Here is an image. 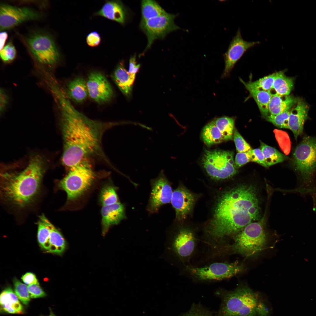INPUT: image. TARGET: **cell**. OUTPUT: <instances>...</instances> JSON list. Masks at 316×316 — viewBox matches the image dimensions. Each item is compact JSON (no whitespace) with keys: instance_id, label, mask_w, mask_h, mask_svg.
I'll use <instances>...</instances> for the list:
<instances>
[{"instance_id":"1","label":"cell","mask_w":316,"mask_h":316,"mask_svg":"<svg viewBox=\"0 0 316 316\" xmlns=\"http://www.w3.org/2000/svg\"><path fill=\"white\" fill-rule=\"evenodd\" d=\"M61 112L64 142L63 164L70 168L92 155L107 160L102 147L105 131L123 122H102L92 119L76 110L60 89L54 92Z\"/></svg>"},{"instance_id":"2","label":"cell","mask_w":316,"mask_h":316,"mask_svg":"<svg viewBox=\"0 0 316 316\" xmlns=\"http://www.w3.org/2000/svg\"><path fill=\"white\" fill-rule=\"evenodd\" d=\"M212 219L205 230L208 243L222 249L226 239L261 219L258 189L255 185L242 183L224 193L217 200Z\"/></svg>"},{"instance_id":"3","label":"cell","mask_w":316,"mask_h":316,"mask_svg":"<svg viewBox=\"0 0 316 316\" xmlns=\"http://www.w3.org/2000/svg\"><path fill=\"white\" fill-rule=\"evenodd\" d=\"M44 162L40 156L35 155L23 170L3 174L1 183L2 199L19 208H24L32 203L40 190L45 171Z\"/></svg>"},{"instance_id":"4","label":"cell","mask_w":316,"mask_h":316,"mask_svg":"<svg viewBox=\"0 0 316 316\" xmlns=\"http://www.w3.org/2000/svg\"><path fill=\"white\" fill-rule=\"evenodd\" d=\"M268 308L260 295L241 284L225 293L218 316H269Z\"/></svg>"},{"instance_id":"5","label":"cell","mask_w":316,"mask_h":316,"mask_svg":"<svg viewBox=\"0 0 316 316\" xmlns=\"http://www.w3.org/2000/svg\"><path fill=\"white\" fill-rule=\"evenodd\" d=\"M265 217L249 224L234 236L233 243L230 246L234 252L250 257L263 250L267 241Z\"/></svg>"},{"instance_id":"6","label":"cell","mask_w":316,"mask_h":316,"mask_svg":"<svg viewBox=\"0 0 316 316\" xmlns=\"http://www.w3.org/2000/svg\"><path fill=\"white\" fill-rule=\"evenodd\" d=\"M69 169L67 174L59 181L58 186L66 193L68 200L73 201L89 189L96 175L91 164L85 159Z\"/></svg>"},{"instance_id":"7","label":"cell","mask_w":316,"mask_h":316,"mask_svg":"<svg viewBox=\"0 0 316 316\" xmlns=\"http://www.w3.org/2000/svg\"><path fill=\"white\" fill-rule=\"evenodd\" d=\"M24 42L29 53L40 63L52 65L60 59L56 43L48 33L42 31L32 32L25 37Z\"/></svg>"},{"instance_id":"8","label":"cell","mask_w":316,"mask_h":316,"mask_svg":"<svg viewBox=\"0 0 316 316\" xmlns=\"http://www.w3.org/2000/svg\"><path fill=\"white\" fill-rule=\"evenodd\" d=\"M233 155V152L231 151L206 150L202 158V165L207 174L213 179H227L235 175L237 172L234 166Z\"/></svg>"},{"instance_id":"9","label":"cell","mask_w":316,"mask_h":316,"mask_svg":"<svg viewBox=\"0 0 316 316\" xmlns=\"http://www.w3.org/2000/svg\"><path fill=\"white\" fill-rule=\"evenodd\" d=\"M292 164L304 181H311L316 171V137L303 138L294 151Z\"/></svg>"},{"instance_id":"10","label":"cell","mask_w":316,"mask_h":316,"mask_svg":"<svg viewBox=\"0 0 316 316\" xmlns=\"http://www.w3.org/2000/svg\"><path fill=\"white\" fill-rule=\"evenodd\" d=\"M186 269L194 279L200 281H214L230 278L241 272L243 266L237 263L215 262L200 267L187 266Z\"/></svg>"},{"instance_id":"11","label":"cell","mask_w":316,"mask_h":316,"mask_svg":"<svg viewBox=\"0 0 316 316\" xmlns=\"http://www.w3.org/2000/svg\"><path fill=\"white\" fill-rule=\"evenodd\" d=\"M178 15L167 13L140 23V28L147 40L146 47L141 55L144 54L150 48L156 40L163 39L169 33L181 29L174 22V19Z\"/></svg>"},{"instance_id":"12","label":"cell","mask_w":316,"mask_h":316,"mask_svg":"<svg viewBox=\"0 0 316 316\" xmlns=\"http://www.w3.org/2000/svg\"><path fill=\"white\" fill-rule=\"evenodd\" d=\"M0 8L1 31L12 29L25 22L37 20L42 17L39 12L29 7L2 3Z\"/></svg>"},{"instance_id":"13","label":"cell","mask_w":316,"mask_h":316,"mask_svg":"<svg viewBox=\"0 0 316 316\" xmlns=\"http://www.w3.org/2000/svg\"><path fill=\"white\" fill-rule=\"evenodd\" d=\"M260 43L258 41L245 40L242 38L240 29H238L224 54L225 66L222 77L224 78L229 75L235 64L247 50Z\"/></svg>"},{"instance_id":"14","label":"cell","mask_w":316,"mask_h":316,"mask_svg":"<svg viewBox=\"0 0 316 316\" xmlns=\"http://www.w3.org/2000/svg\"><path fill=\"white\" fill-rule=\"evenodd\" d=\"M152 191L148 209L154 212L163 205L171 201L173 192L170 184L162 170L158 176L151 182Z\"/></svg>"},{"instance_id":"15","label":"cell","mask_w":316,"mask_h":316,"mask_svg":"<svg viewBox=\"0 0 316 316\" xmlns=\"http://www.w3.org/2000/svg\"><path fill=\"white\" fill-rule=\"evenodd\" d=\"M86 84L90 97L98 103L107 102L113 96V89L109 82L103 74L99 72L90 73Z\"/></svg>"},{"instance_id":"16","label":"cell","mask_w":316,"mask_h":316,"mask_svg":"<svg viewBox=\"0 0 316 316\" xmlns=\"http://www.w3.org/2000/svg\"><path fill=\"white\" fill-rule=\"evenodd\" d=\"M197 242L195 235L192 231L183 229L175 236L172 242V247L178 257L186 263L194 253Z\"/></svg>"},{"instance_id":"17","label":"cell","mask_w":316,"mask_h":316,"mask_svg":"<svg viewBox=\"0 0 316 316\" xmlns=\"http://www.w3.org/2000/svg\"><path fill=\"white\" fill-rule=\"evenodd\" d=\"M195 200V195L182 186L178 187L173 192L171 202L178 220L186 218L192 211Z\"/></svg>"},{"instance_id":"18","label":"cell","mask_w":316,"mask_h":316,"mask_svg":"<svg viewBox=\"0 0 316 316\" xmlns=\"http://www.w3.org/2000/svg\"><path fill=\"white\" fill-rule=\"evenodd\" d=\"M309 107L302 99H297L295 107L290 110L288 126L293 132L295 139L303 133L304 125L308 118Z\"/></svg>"},{"instance_id":"19","label":"cell","mask_w":316,"mask_h":316,"mask_svg":"<svg viewBox=\"0 0 316 316\" xmlns=\"http://www.w3.org/2000/svg\"><path fill=\"white\" fill-rule=\"evenodd\" d=\"M101 214L103 235L108 231L110 227L118 224L126 218L124 205L118 202L112 205L102 206Z\"/></svg>"},{"instance_id":"20","label":"cell","mask_w":316,"mask_h":316,"mask_svg":"<svg viewBox=\"0 0 316 316\" xmlns=\"http://www.w3.org/2000/svg\"><path fill=\"white\" fill-rule=\"evenodd\" d=\"M95 15L104 17L123 24L126 21V11L123 4L120 1H107Z\"/></svg>"},{"instance_id":"21","label":"cell","mask_w":316,"mask_h":316,"mask_svg":"<svg viewBox=\"0 0 316 316\" xmlns=\"http://www.w3.org/2000/svg\"><path fill=\"white\" fill-rule=\"evenodd\" d=\"M1 311L10 314H22L24 309L15 292L10 287L5 288L0 296Z\"/></svg>"},{"instance_id":"22","label":"cell","mask_w":316,"mask_h":316,"mask_svg":"<svg viewBox=\"0 0 316 316\" xmlns=\"http://www.w3.org/2000/svg\"><path fill=\"white\" fill-rule=\"evenodd\" d=\"M112 77L121 92L127 97H130L135 78L131 76L126 69L123 62H120L118 65L113 74Z\"/></svg>"},{"instance_id":"23","label":"cell","mask_w":316,"mask_h":316,"mask_svg":"<svg viewBox=\"0 0 316 316\" xmlns=\"http://www.w3.org/2000/svg\"><path fill=\"white\" fill-rule=\"evenodd\" d=\"M240 80L255 100L262 116L265 117L269 114L268 106L272 97L270 93L253 87L249 82L246 83L241 78Z\"/></svg>"},{"instance_id":"24","label":"cell","mask_w":316,"mask_h":316,"mask_svg":"<svg viewBox=\"0 0 316 316\" xmlns=\"http://www.w3.org/2000/svg\"><path fill=\"white\" fill-rule=\"evenodd\" d=\"M297 100V99L292 95H272L268 106L269 114L276 115L289 110Z\"/></svg>"},{"instance_id":"25","label":"cell","mask_w":316,"mask_h":316,"mask_svg":"<svg viewBox=\"0 0 316 316\" xmlns=\"http://www.w3.org/2000/svg\"><path fill=\"white\" fill-rule=\"evenodd\" d=\"M67 93L70 99L81 102L87 98L88 94L86 82L81 77H77L68 84Z\"/></svg>"},{"instance_id":"26","label":"cell","mask_w":316,"mask_h":316,"mask_svg":"<svg viewBox=\"0 0 316 316\" xmlns=\"http://www.w3.org/2000/svg\"><path fill=\"white\" fill-rule=\"evenodd\" d=\"M275 73L272 87L269 92L271 96L289 95L293 86V78L286 76L283 71Z\"/></svg>"},{"instance_id":"27","label":"cell","mask_w":316,"mask_h":316,"mask_svg":"<svg viewBox=\"0 0 316 316\" xmlns=\"http://www.w3.org/2000/svg\"><path fill=\"white\" fill-rule=\"evenodd\" d=\"M50 234L49 239L48 252L61 255L65 251L66 243L64 238L59 231L50 222Z\"/></svg>"},{"instance_id":"28","label":"cell","mask_w":316,"mask_h":316,"mask_svg":"<svg viewBox=\"0 0 316 316\" xmlns=\"http://www.w3.org/2000/svg\"><path fill=\"white\" fill-rule=\"evenodd\" d=\"M141 10L140 23L167 13L157 2L154 0H142Z\"/></svg>"},{"instance_id":"29","label":"cell","mask_w":316,"mask_h":316,"mask_svg":"<svg viewBox=\"0 0 316 316\" xmlns=\"http://www.w3.org/2000/svg\"><path fill=\"white\" fill-rule=\"evenodd\" d=\"M202 137L205 143L208 146L224 141L221 132L213 121L204 127Z\"/></svg>"},{"instance_id":"30","label":"cell","mask_w":316,"mask_h":316,"mask_svg":"<svg viewBox=\"0 0 316 316\" xmlns=\"http://www.w3.org/2000/svg\"><path fill=\"white\" fill-rule=\"evenodd\" d=\"M50 221L42 214L40 216L38 222L37 238L40 246L48 251L49 239L50 234Z\"/></svg>"},{"instance_id":"31","label":"cell","mask_w":316,"mask_h":316,"mask_svg":"<svg viewBox=\"0 0 316 316\" xmlns=\"http://www.w3.org/2000/svg\"><path fill=\"white\" fill-rule=\"evenodd\" d=\"M261 150L266 163L268 166L282 162L288 159L286 155L280 152L275 148L260 141Z\"/></svg>"},{"instance_id":"32","label":"cell","mask_w":316,"mask_h":316,"mask_svg":"<svg viewBox=\"0 0 316 316\" xmlns=\"http://www.w3.org/2000/svg\"><path fill=\"white\" fill-rule=\"evenodd\" d=\"M213 121L221 132L224 141L232 139L234 128L233 118L222 117L216 118Z\"/></svg>"},{"instance_id":"33","label":"cell","mask_w":316,"mask_h":316,"mask_svg":"<svg viewBox=\"0 0 316 316\" xmlns=\"http://www.w3.org/2000/svg\"><path fill=\"white\" fill-rule=\"evenodd\" d=\"M116 188L111 185H107L101 190L99 197L102 206L109 205L118 202Z\"/></svg>"},{"instance_id":"34","label":"cell","mask_w":316,"mask_h":316,"mask_svg":"<svg viewBox=\"0 0 316 316\" xmlns=\"http://www.w3.org/2000/svg\"><path fill=\"white\" fill-rule=\"evenodd\" d=\"M14 292L18 298L25 305H28L30 300V297L27 286L16 278L13 280Z\"/></svg>"},{"instance_id":"35","label":"cell","mask_w":316,"mask_h":316,"mask_svg":"<svg viewBox=\"0 0 316 316\" xmlns=\"http://www.w3.org/2000/svg\"><path fill=\"white\" fill-rule=\"evenodd\" d=\"M290 111L289 110L276 115H268L265 118L267 121L271 122L277 127L288 129Z\"/></svg>"},{"instance_id":"36","label":"cell","mask_w":316,"mask_h":316,"mask_svg":"<svg viewBox=\"0 0 316 316\" xmlns=\"http://www.w3.org/2000/svg\"><path fill=\"white\" fill-rule=\"evenodd\" d=\"M276 73L265 76L255 81H249L250 84L257 88L269 91L272 88Z\"/></svg>"},{"instance_id":"37","label":"cell","mask_w":316,"mask_h":316,"mask_svg":"<svg viewBox=\"0 0 316 316\" xmlns=\"http://www.w3.org/2000/svg\"><path fill=\"white\" fill-rule=\"evenodd\" d=\"M16 49L11 42L8 43L0 50V57L4 63H9L13 61L16 56Z\"/></svg>"},{"instance_id":"38","label":"cell","mask_w":316,"mask_h":316,"mask_svg":"<svg viewBox=\"0 0 316 316\" xmlns=\"http://www.w3.org/2000/svg\"><path fill=\"white\" fill-rule=\"evenodd\" d=\"M233 136L236 149L238 152H247L251 149L250 145L235 128L234 129Z\"/></svg>"},{"instance_id":"39","label":"cell","mask_w":316,"mask_h":316,"mask_svg":"<svg viewBox=\"0 0 316 316\" xmlns=\"http://www.w3.org/2000/svg\"><path fill=\"white\" fill-rule=\"evenodd\" d=\"M248 152L251 161L257 163L265 167H268L261 149L258 148L251 149Z\"/></svg>"},{"instance_id":"40","label":"cell","mask_w":316,"mask_h":316,"mask_svg":"<svg viewBox=\"0 0 316 316\" xmlns=\"http://www.w3.org/2000/svg\"><path fill=\"white\" fill-rule=\"evenodd\" d=\"M250 161L251 159L248 151L238 152L236 156L234 162L235 167L237 169Z\"/></svg>"},{"instance_id":"41","label":"cell","mask_w":316,"mask_h":316,"mask_svg":"<svg viewBox=\"0 0 316 316\" xmlns=\"http://www.w3.org/2000/svg\"><path fill=\"white\" fill-rule=\"evenodd\" d=\"M28 291L30 298H42L46 296L44 291L39 285L32 284L27 286Z\"/></svg>"},{"instance_id":"42","label":"cell","mask_w":316,"mask_h":316,"mask_svg":"<svg viewBox=\"0 0 316 316\" xmlns=\"http://www.w3.org/2000/svg\"><path fill=\"white\" fill-rule=\"evenodd\" d=\"M101 40L100 35L97 31H93L89 33L86 39L87 44L92 47L98 46L100 43Z\"/></svg>"},{"instance_id":"43","label":"cell","mask_w":316,"mask_h":316,"mask_svg":"<svg viewBox=\"0 0 316 316\" xmlns=\"http://www.w3.org/2000/svg\"><path fill=\"white\" fill-rule=\"evenodd\" d=\"M183 316H212L208 311L201 308L194 307Z\"/></svg>"},{"instance_id":"44","label":"cell","mask_w":316,"mask_h":316,"mask_svg":"<svg viewBox=\"0 0 316 316\" xmlns=\"http://www.w3.org/2000/svg\"><path fill=\"white\" fill-rule=\"evenodd\" d=\"M140 67V64H136V56L135 54L131 56L129 60V73L133 78H135L136 73L138 71Z\"/></svg>"},{"instance_id":"45","label":"cell","mask_w":316,"mask_h":316,"mask_svg":"<svg viewBox=\"0 0 316 316\" xmlns=\"http://www.w3.org/2000/svg\"><path fill=\"white\" fill-rule=\"evenodd\" d=\"M21 278L24 283L28 285L32 284L39 285L35 275L32 273H26Z\"/></svg>"},{"instance_id":"46","label":"cell","mask_w":316,"mask_h":316,"mask_svg":"<svg viewBox=\"0 0 316 316\" xmlns=\"http://www.w3.org/2000/svg\"><path fill=\"white\" fill-rule=\"evenodd\" d=\"M7 97L3 90L0 91V110L3 111L7 104Z\"/></svg>"},{"instance_id":"47","label":"cell","mask_w":316,"mask_h":316,"mask_svg":"<svg viewBox=\"0 0 316 316\" xmlns=\"http://www.w3.org/2000/svg\"><path fill=\"white\" fill-rule=\"evenodd\" d=\"M0 50L4 47L5 41L7 37V34L5 32L0 33Z\"/></svg>"},{"instance_id":"48","label":"cell","mask_w":316,"mask_h":316,"mask_svg":"<svg viewBox=\"0 0 316 316\" xmlns=\"http://www.w3.org/2000/svg\"><path fill=\"white\" fill-rule=\"evenodd\" d=\"M47 316H56L51 311H50L49 315Z\"/></svg>"}]
</instances>
